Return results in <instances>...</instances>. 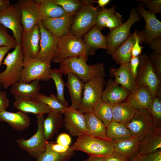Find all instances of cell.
Instances as JSON below:
<instances>
[{"label":"cell","mask_w":161,"mask_h":161,"mask_svg":"<svg viewBox=\"0 0 161 161\" xmlns=\"http://www.w3.org/2000/svg\"><path fill=\"white\" fill-rule=\"evenodd\" d=\"M86 61L85 58L82 57L67 58L60 62V68L65 75L68 72L71 73L84 83L96 77L106 76L103 63H98L89 65Z\"/></svg>","instance_id":"6da1fadb"},{"label":"cell","mask_w":161,"mask_h":161,"mask_svg":"<svg viewBox=\"0 0 161 161\" xmlns=\"http://www.w3.org/2000/svg\"><path fill=\"white\" fill-rule=\"evenodd\" d=\"M14 48L3 60L2 64L6 68L0 72V83L5 89L20 81L23 68L24 56L21 44H18Z\"/></svg>","instance_id":"7a4b0ae2"},{"label":"cell","mask_w":161,"mask_h":161,"mask_svg":"<svg viewBox=\"0 0 161 161\" xmlns=\"http://www.w3.org/2000/svg\"><path fill=\"white\" fill-rule=\"evenodd\" d=\"M70 148L74 151H80L86 153L89 156L106 157L114 151L112 140H104L86 134L78 136L76 142Z\"/></svg>","instance_id":"3957f363"},{"label":"cell","mask_w":161,"mask_h":161,"mask_svg":"<svg viewBox=\"0 0 161 161\" xmlns=\"http://www.w3.org/2000/svg\"><path fill=\"white\" fill-rule=\"evenodd\" d=\"M139 64L135 79L136 87L145 86L151 92L153 98L161 87V80L155 72L151 60L146 53L139 56Z\"/></svg>","instance_id":"277c9868"},{"label":"cell","mask_w":161,"mask_h":161,"mask_svg":"<svg viewBox=\"0 0 161 161\" xmlns=\"http://www.w3.org/2000/svg\"><path fill=\"white\" fill-rule=\"evenodd\" d=\"M92 5L84 6L75 14L69 33L78 38L82 36L95 26L96 18L100 10Z\"/></svg>","instance_id":"5b68a950"},{"label":"cell","mask_w":161,"mask_h":161,"mask_svg":"<svg viewBox=\"0 0 161 161\" xmlns=\"http://www.w3.org/2000/svg\"><path fill=\"white\" fill-rule=\"evenodd\" d=\"M50 64L51 62L43 61L36 58H24L19 81L29 83L35 80L48 81L51 79Z\"/></svg>","instance_id":"8992f818"},{"label":"cell","mask_w":161,"mask_h":161,"mask_svg":"<svg viewBox=\"0 0 161 161\" xmlns=\"http://www.w3.org/2000/svg\"><path fill=\"white\" fill-rule=\"evenodd\" d=\"M104 78L96 77L85 83L81 103L78 109L83 114L92 112L95 106L101 99L106 82Z\"/></svg>","instance_id":"52a82bcc"},{"label":"cell","mask_w":161,"mask_h":161,"mask_svg":"<svg viewBox=\"0 0 161 161\" xmlns=\"http://www.w3.org/2000/svg\"><path fill=\"white\" fill-rule=\"evenodd\" d=\"M140 15L136 10L132 8L127 20L119 27L110 30L106 36L107 48L106 53L112 55L131 35L130 30L133 25L140 20Z\"/></svg>","instance_id":"ba28073f"},{"label":"cell","mask_w":161,"mask_h":161,"mask_svg":"<svg viewBox=\"0 0 161 161\" xmlns=\"http://www.w3.org/2000/svg\"><path fill=\"white\" fill-rule=\"evenodd\" d=\"M58 47L59 52L52 60L53 62L60 63L64 59L72 57L86 58L85 49L82 38L69 33L60 38Z\"/></svg>","instance_id":"9c48e42d"},{"label":"cell","mask_w":161,"mask_h":161,"mask_svg":"<svg viewBox=\"0 0 161 161\" xmlns=\"http://www.w3.org/2000/svg\"><path fill=\"white\" fill-rule=\"evenodd\" d=\"M38 129L31 137L28 139L22 138L16 141L20 148L26 151L31 156L37 158L46 150L47 143L44 133L43 123L44 119L43 115L37 116Z\"/></svg>","instance_id":"30bf717a"},{"label":"cell","mask_w":161,"mask_h":161,"mask_svg":"<svg viewBox=\"0 0 161 161\" xmlns=\"http://www.w3.org/2000/svg\"><path fill=\"white\" fill-rule=\"evenodd\" d=\"M38 25L40 32V49L36 58L43 61L51 62L58 52L60 38L47 30L41 21Z\"/></svg>","instance_id":"8fae6325"},{"label":"cell","mask_w":161,"mask_h":161,"mask_svg":"<svg viewBox=\"0 0 161 161\" xmlns=\"http://www.w3.org/2000/svg\"><path fill=\"white\" fill-rule=\"evenodd\" d=\"M136 11L145 23V29L138 32L141 42L149 44L155 39L161 37V22L155 15L146 10L140 4L138 5Z\"/></svg>","instance_id":"7c38bea8"},{"label":"cell","mask_w":161,"mask_h":161,"mask_svg":"<svg viewBox=\"0 0 161 161\" xmlns=\"http://www.w3.org/2000/svg\"><path fill=\"white\" fill-rule=\"evenodd\" d=\"M0 24L11 30L17 43H20L23 28L21 12L17 3L11 4L6 9L0 12Z\"/></svg>","instance_id":"4fadbf2b"},{"label":"cell","mask_w":161,"mask_h":161,"mask_svg":"<svg viewBox=\"0 0 161 161\" xmlns=\"http://www.w3.org/2000/svg\"><path fill=\"white\" fill-rule=\"evenodd\" d=\"M125 126L133 136L140 140L155 129L148 110H136L133 119Z\"/></svg>","instance_id":"5bb4252c"},{"label":"cell","mask_w":161,"mask_h":161,"mask_svg":"<svg viewBox=\"0 0 161 161\" xmlns=\"http://www.w3.org/2000/svg\"><path fill=\"white\" fill-rule=\"evenodd\" d=\"M21 13L23 30L29 31L42 20L37 4L34 0H20L17 3Z\"/></svg>","instance_id":"9a60e30c"},{"label":"cell","mask_w":161,"mask_h":161,"mask_svg":"<svg viewBox=\"0 0 161 161\" xmlns=\"http://www.w3.org/2000/svg\"><path fill=\"white\" fill-rule=\"evenodd\" d=\"M40 32L38 24L31 30H23L21 44L24 58H36L40 49Z\"/></svg>","instance_id":"2e32d148"},{"label":"cell","mask_w":161,"mask_h":161,"mask_svg":"<svg viewBox=\"0 0 161 161\" xmlns=\"http://www.w3.org/2000/svg\"><path fill=\"white\" fill-rule=\"evenodd\" d=\"M63 114L64 126L72 136L78 137L87 134L84 114L78 109L67 107Z\"/></svg>","instance_id":"e0dca14e"},{"label":"cell","mask_w":161,"mask_h":161,"mask_svg":"<svg viewBox=\"0 0 161 161\" xmlns=\"http://www.w3.org/2000/svg\"><path fill=\"white\" fill-rule=\"evenodd\" d=\"M75 14L66 13L58 17L45 18L41 21V23L47 30L60 38L69 33Z\"/></svg>","instance_id":"ac0fdd59"},{"label":"cell","mask_w":161,"mask_h":161,"mask_svg":"<svg viewBox=\"0 0 161 161\" xmlns=\"http://www.w3.org/2000/svg\"><path fill=\"white\" fill-rule=\"evenodd\" d=\"M83 40L87 60L89 56L95 55L97 49L107 48L106 36L102 33L101 30L95 26L86 33Z\"/></svg>","instance_id":"d6986e66"},{"label":"cell","mask_w":161,"mask_h":161,"mask_svg":"<svg viewBox=\"0 0 161 161\" xmlns=\"http://www.w3.org/2000/svg\"><path fill=\"white\" fill-rule=\"evenodd\" d=\"M106 87L101 96L103 102L110 104H116L126 101L130 92L123 86L109 79L106 82Z\"/></svg>","instance_id":"ffe728a7"},{"label":"cell","mask_w":161,"mask_h":161,"mask_svg":"<svg viewBox=\"0 0 161 161\" xmlns=\"http://www.w3.org/2000/svg\"><path fill=\"white\" fill-rule=\"evenodd\" d=\"M118 68H111L109 70L110 75L114 78V82L126 88L130 92L135 89V79L131 72L129 63L120 64Z\"/></svg>","instance_id":"44dd1931"},{"label":"cell","mask_w":161,"mask_h":161,"mask_svg":"<svg viewBox=\"0 0 161 161\" xmlns=\"http://www.w3.org/2000/svg\"><path fill=\"white\" fill-rule=\"evenodd\" d=\"M152 94L145 86L136 87L130 93L126 101L136 110H148L149 109L153 100Z\"/></svg>","instance_id":"7402d4cb"},{"label":"cell","mask_w":161,"mask_h":161,"mask_svg":"<svg viewBox=\"0 0 161 161\" xmlns=\"http://www.w3.org/2000/svg\"><path fill=\"white\" fill-rule=\"evenodd\" d=\"M140 140L135 137L112 140L114 151L128 160L137 154Z\"/></svg>","instance_id":"603a6c76"},{"label":"cell","mask_w":161,"mask_h":161,"mask_svg":"<svg viewBox=\"0 0 161 161\" xmlns=\"http://www.w3.org/2000/svg\"><path fill=\"white\" fill-rule=\"evenodd\" d=\"M0 121L6 122L18 131L26 129L30 124V120L28 116L20 111L16 112L6 110L0 112Z\"/></svg>","instance_id":"cb8c5ba5"},{"label":"cell","mask_w":161,"mask_h":161,"mask_svg":"<svg viewBox=\"0 0 161 161\" xmlns=\"http://www.w3.org/2000/svg\"><path fill=\"white\" fill-rule=\"evenodd\" d=\"M41 89L39 81L35 80L29 83L20 81L10 86V93L15 97L32 99L39 92Z\"/></svg>","instance_id":"d4e9b609"},{"label":"cell","mask_w":161,"mask_h":161,"mask_svg":"<svg viewBox=\"0 0 161 161\" xmlns=\"http://www.w3.org/2000/svg\"><path fill=\"white\" fill-rule=\"evenodd\" d=\"M66 75L68 79L66 86L68 89L72 102L70 107L78 109L81 103L85 83L71 73L68 72Z\"/></svg>","instance_id":"484cf974"},{"label":"cell","mask_w":161,"mask_h":161,"mask_svg":"<svg viewBox=\"0 0 161 161\" xmlns=\"http://www.w3.org/2000/svg\"><path fill=\"white\" fill-rule=\"evenodd\" d=\"M161 148V128H155L140 140L137 154H147Z\"/></svg>","instance_id":"4316f807"},{"label":"cell","mask_w":161,"mask_h":161,"mask_svg":"<svg viewBox=\"0 0 161 161\" xmlns=\"http://www.w3.org/2000/svg\"><path fill=\"white\" fill-rule=\"evenodd\" d=\"M14 107L24 113H30L36 116L48 113L52 110L47 106L32 99H27L15 97L13 103Z\"/></svg>","instance_id":"83f0119b"},{"label":"cell","mask_w":161,"mask_h":161,"mask_svg":"<svg viewBox=\"0 0 161 161\" xmlns=\"http://www.w3.org/2000/svg\"><path fill=\"white\" fill-rule=\"evenodd\" d=\"M87 134L107 140H112L106 135V127L93 112L84 114Z\"/></svg>","instance_id":"f1b7e54d"},{"label":"cell","mask_w":161,"mask_h":161,"mask_svg":"<svg viewBox=\"0 0 161 161\" xmlns=\"http://www.w3.org/2000/svg\"><path fill=\"white\" fill-rule=\"evenodd\" d=\"M48 114L43 123L44 133L46 140L52 139L57 134L64 123L61 113L51 110Z\"/></svg>","instance_id":"f546056e"},{"label":"cell","mask_w":161,"mask_h":161,"mask_svg":"<svg viewBox=\"0 0 161 161\" xmlns=\"http://www.w3.org/2000/svg\"><path fill=\"white\" fill-rule=\"evenodd\" d=\"M137 32L135 30L112 54L113 59L117 64L129 62L132 49L135 41Z\"/></svg>","instance_id":"4dcf8cb0"},{"label":"cell","mask_w":161,"mask_h":161,"mask_svg":"<svg viewBox=\"0 0 161 161\" xmlns=\"http://www.w3.org/2000/svg\"><path fill=\"white\" fill-rule=\"evenodd\" d=\"M111 105L112 109V120L124 125L132 120L136 112V110L126 101Z\"/></svg>","instance_id":"1f68e13d"},{"label":"cell","mask_w":161,"mask_h":161,"mask_svg":"<svg viewBox=\"0 0 161 161\" xmlns=\"http://www.w3.org/2000/svg\"><path fill=\"white\" fill-rule=\"evenodd\" d=\"M35 0L41 13L42 20L47 18L58 17L67 13L53 0Z\"/></svg>","instance_id":"d6a6232c"},{"label":"cell","mask_w":161,"mask_h":161,"mask_svg":"<svg viewBox=\"0 0 161 161\" xmlns=\"http://www.w3.org/2000/svg\"><path fill=\"white\" fill-rule=\"evenodd\" d=\"M106 135L111 140L133 137L125 125L113 120L106 127Z\"/></svg>","instance_id":"836d02e7"},{"label":"cell","mask_w":161,"mask_h":161,"mask_svg":"<svg viewBox=\"0 0 161 161\" xmlns=\"http://www.w3.org/2000/svg\"><path fill=\"white\" fill-rule=\"evenodd\" d=\"M63 74L64 72L60 68L53 69L51 72L50 78L53 79L55 84L57 91L56 97L64 106L67 107L68 103L64 95L66 84L63 78Z\"/></svg>","instance_id":"e575fe53"},{"label":"cell","mask_w":161,"mask_h":161,"mask_svg":"<svg viewBox=\"0 0 161 161\" xmlns=\"http://www.w3.org/2000/svg\"><path fill=\"white\" fill-rule=\"evenodd\" d=\"M92 112L106 127L112 121L113 113L111 104L103 102L101 99L95 106Z\"/></svg>","instance_id":"d590c367"},{"label":"cell","mask_w":161,"mask_h":161,"mask_svg":"<svg viewBox=\"0 0 161 161\" xmlns=\"http://www.w3.org/2000/svg\"><path fill=\"white\" fill-rule=\"evenodd\" d=\"M32 100L42 103L47 106L52 110L62 114H63L66 107L52 94L47 96L39 92Z\"/></svg>","instance_id":"8d00e7d4"},{"label":"cell","mask_w":161,"mask_h":161,"mask_svg":"<svg viewBox=\"0 0 161 161\" xmlns=\"http://www.w3.org/2000/svg\"><path fill=\"white\" fill-rule=\"evenodd\" d=\"M153 120L155 128L161 127V87L158 90L153 99L148 110Z\"/></svg>","instance_id":"74e56055"},{"label":"cell","mask_w":161,"mask_h":161,"mask_svg":"<svg viewBox=\"0 0 161 161\" xmlns=\"http://www.w3.org/2000/svg\"><path fill=\"white\" fill-rule=\"evenodd\" d=\"M60 5L67 13H75L85 5H92L95 1L93 0H53Z\"/></svg>","instance_id":"f35d334b"},{"label":"cell","mask_w":161,"mask_h":161,"mask_svg":"<svg viewBox=\"0 0 161 161\" xmlns=\"http://www.w3.org/2000/svg\"><path fill=\"white\" fill-rule=\"evenodd\" d=\"M74 152L60 154L46 148V151L37 158L36 161H68L73 156Z\"/></svg>","instance_id":"ab89813d"},{"label":"cell","mask_w":161,"mask_h":161,"mask_svg":"<svg viewBox=\"0 0 161 161\" xmlns=\"http://www.w3.org/2000/svg\"><path fill=\"white\" fill-rule=\"evenodd\" d=\"M18 44L14 38L9 33L7 28L0 24V46L14 48Z\"/></svg>","instance_id":"60d3db41"},{"label":"cell","mask_w":161,"mask_h":161,"mask_svg":"<svg viewBox=\"0 0 161 161\" xmlns=\"http://www.w3.org/2000/svg\"><path fill=\"white\" fill-rule=\"evenodd\" d=\"M116 7L113 6L109 9L102 8L100 10L96 18L95 26L100 30L105 27L107 19L115 11Z\"/></svg>","instance_id":"b9f144b4"},{"label":"cell","mask_w":161,"mask_h":161,"mask_svg":"<svg viewBox=\"0 0 161 161\" xmlns=\"http://www.w3.org/2000/svg\"><path fill=\"white\" fill-rule=\"evenodd\" d=\"M130 159V161H161V149L147 154H137Z\"/></svg>","instance_id":"7bdbcfd3"},{"label":"cell","mask_w":161,"mask_h":161,"mask_svg":"<svg viewBox=\"0 0 161 161\" xmlns=\"http://www.w3.org/2000/svg\"><path fill=\"white\" fill-rule=\"evenodd\" d=\"M143 6H146L148 8V11L150 13L155 14L161 12V0H139Z\"/></svg>","instance_id":"ee69618b"},{"label":"cell","mask_w":161,"mask_h":161,"mask_svg":"<svg viewBox=\"0 0 161 161\" xmlns=\"http://www.w3.org/2000/svg\"><path fill=\"white\" fill-rule=\"evenodd\" d=\"M122 15L115 12L106 20L105 27H107L111 30L119 27L122 24Z\"/></svg>","instance_id":"f6af8a7d"},{"label":"cell","mask_w":161,"mask_h":161,"mask_svg":"<svg viewBox=\"0 0 161 161\" xmlns=\"http://www.w3.org/2000/svg\"><path fill=\"white\" fill-rule=\"evenodd\" d=\"M149 56L155 72L161 80V54L153 52Z\"/></svg>","instance_id":"bcb514c9"},{"label":"cell","mask_w":161,"mask_h":161,"mask_svg":"<svg viewBox=\"0 0 161 161\" xmlns=\"http://www.w3.org/2000/svg\"><path fill=\"white\" fill-rule=\"evenodd\" d=\"M46 148L60 154H65L74 151L69 146H63L52 142H47Z\"/></svg>","instance_id":"7dc6e473"},{"label":"cell","mask_w":161,"mask_h":161,"mask_svg":"<svg viewBox=\"0 0 161 161\" xmlns=\"http://www.w3.org/2000/svg\"><path fill=\"white\" fill-rule=\"evenodd\" d=\"M140 43L141 40L137 32L135 42L132 49L131 52L132 57H138L141 54L143 47L140 45Z\"/></svg>","instance_id":"c3c4849f"},{"label":"cell","mask_w":161,"mask_h":161,"mask_svg":"<svg viewBox=\"0 0 161 161\" xmlns=\"http://www.w3.org/2000/svg\"><path fill=\"white\" fill-rule=\"evenodd\" d=\"M9 103L6 92L0 89V112L6 110Z\"/></svg>","instance_id":"681fc988"},{"label":"cell","mask_w":161,"mask_h":161,"mask_svg":"<svg viewBox=\"0 0 161 161\" xmlns=\"http://www.w3.org/2000/svg\"><path fill=\"white\" fill-rule=\"evenodd\" d=\"M129 63L131 72L134 77L136 79L139 64V56L131 57Z\"/></svg>","instance_id":"f907efd6"},{"label":"cell","mask_w":161,"mask_h":161,"mask_svg":"<svg viewBox=\"0 0 161 161\" xmlns=\"http://www.w3.org/2000/svg\"><path fill=\"white\" fill-rule=\"evenodd\" d=\"M71 142V139L70 136L68 134L65 133L59 134L56 140V143L65 146H69Z\"/></svg>","instance_id":"816d5d0a"},{"label":"cell","mask_w":161,"mask_h":161,"mask_svg":"<svg viewBox=\"0 0 161 161\" xmlns=\"http://www.w3.org/2000/svg\"><path fill=\"white\" fill-rule=\"evenodd\" d=\"M149 45L154 52L161 54V37L155 39Z\"/></svg>","instance_id":"f5cc1de1"},{"label":"cell","mask_w":161,"mask_h":161,"mask_svg":"<svg viewBox=\"0 0 161 161\" xmlns=\"http://www.w3.org/2000/svg\"><path fill=\"white\" fill-rule=\"evenodd\" d=\"M104 161H128L119 154L114 151L110 155L105 157Z\"/></svg>","instance_id":"db71d44e"},{"label":"cell","mask_w":161,"mask_h":161,"mask_svg":"<svg viewBox=\"0 0 161 161\" xmlns=\"http://www.w3.org/2000/svg\"><path fill=\"white\" fill-rule=\"evenodd\" d=\"M11 47L0 46V67L2 64V61L5 55L11 49Z\"/></svg>","instance_id":"11a10c76"},{"label":"cell","mask_w":161,"mask_h":161,"mask_svg":"<svg viewBox=\"0 0 161 161\" xmlns=\"http://www.w3.org/2000/svg\"><path fill=\"white\" fill-rule=\"evenodd\" d=\"M11 5L9 0H0V12L6 9Z\"/></svg>","instance_id":"9f6ffc18"},{"label":"cell","mask_w":161,"mask_h":161,"mask_svg":"<svg viewBox=\"0 0 161 161\" xmlns=\"http://www.w3.org/2000/svg\"><path fill=\"white\" fill-rule=\"evenodd\" d=\"M105 157L100 156H89V158L85 161H104Z\"/></svg>","instance_id":"6f0895ef"},{"label":"cell","mask_w":161,"mask_h":161,"mask_svg":"<svg viewBox=\"0 0 161 161\" xmlns=\"http://www.w3.org/2000/svg\"><path fill=\"white\" fill-rule=\"evenodd\" d=\"M110 1V0H98L97 1H95V2L98 4V7H100L102 8H103L104 6L107 4Z\"/></svg>","instance_id":"680465c9"},{"label":"cell","mask_w":161,"mask_h":161,"mask_svg":"<svg viewBox=\"0 0 161 161\" xmlns=\"http://www.w3.org/2000/svg\"><path fill=\"white\" fill-rule=\"evenodd\" d=\"M2 86L0 83V89L1 88Z\"/></svg>","instance_id":"91938a15"}]
</instances>
